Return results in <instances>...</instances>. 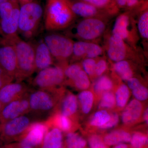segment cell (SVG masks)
<instances>
[{
    "instance_id": "15",
    "label": "cell",
    "mask_w": 148,
    "mask_h": 148,
    "mask_svg": "<svg viewBox=\"0 0 148 148\" xmlns=\"http://www.w3.org/2000/svg\"><path fill=\"white\" fill-rule=\"evenodd\" d=\"M29 92L27 85L22 82H11L0 89V101L3 107L20 98Z\"/></svg>"
},
{
    "instance_id": "8",
    "label": "cell",
    "mask_w": 148,
    "mask_h": 148,
    "mask_svg": "<svg viewBox=\"0 0 148 148\" xmlns=\"http://www.w3.org/2000/svg\"><path fill=\"white\" fill-rule=\"evenodd\" d=\"M106 47L108 57L113 62L129 59L138 60L139 56L137 50L116 35L112 34L109 36Z\"/></svg>"
},
{
    "instance_id": "51",
    "label": "cell",
    "mask_w": 148,
    "mask_h": 148,
    "mask_svg": "<svg viewBox=\"0 0 148 148\" xmlns=\"http://www.w3.org/2000/svg\"><path fill=\"white\" fill-rule=\"evenodd\" d=\"M3 108L2 105L1 103V101H0V112L1 111L2 109Z\"/></svg>"
},
{
    "instance_id": "37",
    "label": "cell",
    "mask_w": 148,
    "mask_h": 148,
    "mask_svg": "<svg viewBox=\"0 0 148 148\" xmlns=\"http://www.w3.org/2000/svg\"><path fill=\"white\" fill-rule=\"evenodd\" d=\"M97 58H87L83 59L81 63L83 70L90 78H94Z\"/></svg>"
},
{
    "instance_id": "20",
    "label": "cell",
    "mask_w": 148,
    "mask_h": 148,
    "mask_svg": "<svg viewBox=\"0 0 148 148\" xmlns=\"http://www.w3.org/2000/svg\"><path fill=\"white\" fill-rule=\"evenodd\" d=\"M59 102V110L57 112L73 119L78 107V101L77 96L71 92H67L65 94L64 92Z\"/></svg>"
},
{
    "instance_id": "11",
    "label": "cell",
    "mask_w": 148,
    "mask_h": 148,
    "mask_svg": "<svg viewBox=\"0 0 148 148\" xmlns=\"http://www.w3.org/2000/svg\"><path fill=\"white\" fill-rule=\"evenodd\" d=\"M49 129L45 122H34L20 138L21 141L18 144L21 147L29 146L33 148L40 146Z\"/></svg>"
},
{
    "instance_id": "43",
    "label": "cell",
    "mask_w": 148,
    "mask_h": 148,
    "mask_svg": "<svg viewBox=\"0 0 148 148\" xmlns=\"http://www.w3.org/2000/svg\"><path fill=\"white\" fill-rule=\"evenodd\" d=\"M127 86L130 89L132 90L138 86L142 84L140 80L135 77H132L130 79L127 80Z\"/></svg>"
},
{
    "instance_id": "14",
    "label": "cell",
    "mask_w": 148,
    "mask_h": 148,
    "mask_svg": "<svg viewBox=\"0 0 148 148\" xmlns=\"http://www.w3.org/2000/svg\"><path fill=\"white\" fill-rule=\"evenodd\" d=\"M0 67L15 79L16 59L14 47L3 39L0 43Z\"/></svg>"
},
{
    "instance_id": "19",
    "label": "cell",
    "mask_w": 148,
    "mask_h": 148,
    "mask_svg": "<svg viewBox=\"0 0 148 148\" xmlns=\"http://www.w3.org/2000/svg\"><path fill=\"white\" fill-rule=\"evenodd\" d=\"M143 111L140 101L133 99L125 107L121 115L123 123L126 125H133L139 121Z\"/></svg>"
},
{
    "instance_id": "16",
    "label": "cell",
    "mask_w": 148,
    "mask_h": 148,
    "mask_svg": "<svg viewBox=\"0 0 148 148\" xmlns=\"http://www.w3.org/2000/svg\"><path fill=\"white\" fill-rule=\"evenodd\" d=\"M67 3L73 13L76 16L83 18L101 17L107 18L108 14L94 6L83 1L67 0Z\"/></svg>"
},
{
    "instance_id": "10",
    "label": "cell",
    "mask_w": 148,
    "mask_h": 148,
    "mask_svg": "<svg viewBox=\"0 0 148 148\" xmlns=\"http://www.w3.org/2000/svg\"><path fill=\"white\" fill-rule=\"evenodd\" d=\"M137 30L135 22L130 15L123 13L117 17L112 34L120 37L136 50L135 44L138 40Z\"/></svg>"
},
{
    "instance_id": "36",
    "label": "cell",
    "mask_w": 148,
    "mask_h": 148,
    "mask_svg": "<svg viewBox=\"0 0 148 148\" xmlns=\"http://www.w3.org/2000/svg\"><path fill=\"white\" fill-rule=\"evenodd\" d=\"M131 148H143L148 143V137L141 132H135L131 136L130 141Z\"/></svg>"
},
{
    "instance_id": "2",
    "label": "cell",
    "mask_w": 148,
    "mask_h": 148,
    "mask_svg": "<svg viewBox=\"0 0 148 148\" xmlns=\"http://www.w3.org/2000/svg\"><path fill=\"white\" fill-rule=\"evenodd\" d=\"M64 92L61 88L51 90L37 89L28 92L29 113L35 119L48 115L56 109Z\"/></svg>"
},
{
    "instance_id": "9",
    "label": "cell",
    "mask_w": 148,
    "mask_h": 148,
    "mask_svg": "<svg viewBox=\"0 0 148 148\" xmlns=\"http://www.w3.org/2000/svg\"><path fill=\"white\" fill-rule=\"evenodd\" d=\"M31 115H23L13 119L0 123V137L5 142L20 139L28 127L34 122Z\"/></svg>"
},
{
    "instance_id": "45",
    "label": "cell",
    "mask_w": 148,
    "mask_h": 148,
    "mask_svg": "<svg viewBox=\"0 0 148 148\" xmlns=\"http://www.w3.org/2000/svg\"><path fill=\"white\" fill-rule=\"evenodd\" d=\"M117 5L121 8L126 6L127 0H114Z\"/></svg>"
},
{
    "instance_id": "48",
    "label": "cell",
    "mask_w": 148,
    "mask_h": 148,
    "mask_svg": "<svg viewBox=\"0 0 148 148\" xmlns=\"http://www.w3.org/2000/svg\"><path fill=\"white\" fill-rule=\"evenodd\" d=\"M16 1H19L20 2L22 3V4H23L26 3L31 2L33 0H16Z\"/></svg>"
},
{
    "instance_id": "28",
    "label": "cell",
    "mask_w": 148,
    "mask_h": 148,
    "mask_svg": "<svg viewBox=\"0 0 148 148\" xmlns=\"http://www.w3.org/2000/svg\"><path fill=\"white\" fill-rule=\"evenodd\" d=\"M103 10L108 15L117 12V5L114 0H82Z\"/></svg>"
},
{
    "instance_id": "34",
    "label": "cell",
    "mask_w": 148,
    "mask_h": 148,
    "mask_svg": "<svg viewBox=\"0 0 148 148\" xmlns=\"http://www.w3.org/2000/svg\"><path fill=\"white\" fill-rule=\"evenodd\" d=\"M64 69L66 81H69L73 79L82 70V68L81 63H74L69 65L67 64Z\"/></svg>"
},
{
    "instance_id": "49",
    "label": "cell",
    "mask_w": 148,
    "mask_h": 148,
    "mask_svg": "<svg viewBox=\"0 0 148 148\" xmlns=\"http://www.w3.org/2000/svg\"><path fill=\"white\" fill-rule=\"evenodd\" d=\"M16 145V148H34L32 147H29V146H24V147H21V146H19L18 144L17 145ZM14 148H15V147H14Z\"/></svg>"
},
{
    "instance_id": "17",
    "label": "cell",
    "mask_w": 148,
    "mask_h": 148,
    "mask_svg": "<svg viewBox=\"0 0 148 148\" xmlns=\"http://www.w3.org/2000/svg\"><path fill=\"white\" fill-rule=\"evenodd\" d=\"M19 9L16 6L8 18L0 20V34L3 39L10 40L18 35Z\"/></svg>"
},
{
    "instance_id": "27",
    "label": "cell",
    "mask_w": 148,
    "mask_h": 148,
    "mask_svg": "<svg viewBox=\"0 0 148 148\" xmlns=\"http://www.w3.org/2000/svg\"><path fill=\"white\" fill-rule=\"evenodd\" d=\"M130 96V89L125 84L121 83L117 88L115 93L116 106L120 109H124Z\"/></svg>"
},
{
    "instance_id": "21",
    "label": "cell",
    "mask_w": 148,
    "mask_h": 148,
    "mask_svg": "<svg viewBox=\"0 0 148 148\" xmlns=\"http://www.w3.org/2000/svg\"><path fill=\"white\" fill-rule=\"evenodd\" d=\"M45 122L49 128L56 127L64 132H70L73 126V119L57 111L53 113Z\"/></svg>"
},
{
    "instance_id": "1",
    "label": "cell",
    "mask_w": 148,
    "mask_h": 148,
    "mask_svg": "<svg viewBox=\"0 0 148 148\" xmlns=\"http://www.w3.org/2000/svg\"><path fill=\"white\" fill-rule=\"evenodd\" d=\"M75 18L67 0H47L45 17V27L47 31L68 29L73 24Z\"/></svg>"
},
{
    "instance_id": "52",
    "label": "cell",
    "mask_w": 148,
    "mask_h": 148,
    "mask_svg": "<svg viewBox=\"0 0 148 148\" xmlns=\"http://www.w3.org/2000/svg\"><path fill=\"white\" fill-rule=\"evenodd\" d=\"M3 40V38H1V37H0V43H1L2 42Z\"/></svg>"
},
{
    "instance_id": "7",
    "label": "cell",
    "mask_w": 148,
    "mask_h": 148,
    "mask_svg": "<svg viewBox=\"0 0 148 148\" xmlns=\"http://www.w3.org/2000/svg\"><path fill=\"white\" fill-rule=\"evenodd\" d=\"M66 81L64 69L58 64L38 72L32 83L37 89L51 90L64 84Z\"/></svg>"
},
{
    "instance_id": "26",
    "label": "cell",
    "mask_w": 148,
    "mask_h": 148,
    "mask_svg": "<svg viewBox=\"0 0 148 148\" xmlns=\"http://www.w3.org/2000/svg\"><path fill=\"white\" fill-rule=\"evenodd\" d=\"M77 99L82 112L86 114L89 113L94 103L93 92L88 90H82L78 95Z\"/></svg>"
},
{
    "instance_id": "40",
    "label": "cell",
    "mask_w": 148,
    "mask_h": 148,
    "mask_svg": "<svg viewBox=\"0 0 148 148\" xmlns=\"http://www.w3.org/2000/svg\"><path fill=\"white\" fill-rule=\"evenodd\" d=\"M88 144L90 148H109V146L104 143L99 135H91L88 139Z\"/></svg>"
},
{
    "instance_id": "41",
    "label": "cell",
    "mask_w": 148,
    "mask_h": 148,
    "mask_svg": "<svg viewBox=\"0 0 148 148\" xmlns=\"http://www.w3.org/2000/svg\"><path fill=\"white\" fill-rule=\"evenodd\" d=\"M119 121V117L117 113H112L111 114L110 119L107 123L101 126L100 129L106 130L110 129L118 124Z\"/></svg>"
},
{
    "instance_id": "12",
    "label": "cell",
    "mask_w": 148,
    "mask_h": 148,
    "mask_svg": "<svg viewBox=\"0 0 148 148\" xmlns=\"http://www.w3.org/2000/svg\"><path fill=\"white\" fill-rule=\"evenodd\" d=\"M28 92L3 107L0 112V123L29 113Z\"/></svg>"
},
{
    "instance_id": "6",
    "label": "cell",
    "mask_w": 148,
    "mask_h": 148,
    "mask_svg": "<svg viewBox=\"0 0 148 148\" xmlns=\"http://www.w3.org/2000/svg\"><path fill=\"white\" fill-rule=\"evenodd\" d=\"M43 40L54 59L59 63H67L73 54L74 42L68 36L50 33Z\"/></svg>"
},
{
    "instance_id": "30",
    "label": "cell",
    "mask_w": 148,
    "mask_h": 148,
    "mask_svg": "<svg viewBox=\"0 0 148 148\" xmlns=\"http://www.w3.org/2000/svg\"><path fill=\"white\" fill-rule=\"evenodd\" d=\"M111 114L107 110H101L96 112L89 121L90 126L100 128L110 119Z\"/></svg>"
},
{
    "instance_id": "31",
    "label": "cell",
    "mask_w": 148,
    "mask_h": 148,
    "mask_svg": "<svg viewBox=\"0 0 148 148\" xmlns=\"http://www.w3.org/2000/svg\"><path fill=\"white\" fill-rule=\"evenodd\" d=\"M66 148H84L86 142L82 137L75 132H69L66 135Z\"/></svg>"
},
{
    "instance_id": "53",
    "label": "cell",
    "mask_w": 148,
    "mask_h": 148,
    "mask_svg": "<svg viewBox=\"0 0 148 148\" xmlns=\"http://www.w3.org/2000/svg\"><path fill=\"white\" fill-rule=\"evenodd\" d=\"M4 148L3 147L2 148Z\"/></svg>"
},
{
    "instance_id": "33",
    "label": "cell",
    "mask_w": 148,
    "mask_h": 148,
    "mask_svg": "<svg viewBox=\"0 0 148 148\" xmlns=\"http://www.w3.org/2000/svg\"><path fill=\"white\" fill-rule=\"evenodd\" d=\"M137 29L140 36L146 40L148 39V12L144 11L141 14L138 21Z\"/></svg>"
},
{
    "instance_id": "4",
    "label": "cell",
    "mask_w": 148,
    "mask_h": 148,
    "mask_svg": "<svg viewBox=\"0 0 148 148\" xmlns=\"http://www.w3.org/2000/svg\"><path fill=\"white\" fill-rule=\"evenodd\" d=\"M107 18L101 17L84 18L67 33L79 40L94 42L106 32Z\"/></svg>"
},
{
    "instance_id": "35",
    "label": "cell",
    "mask_w": 148,
    "mask_h": 148,
    "mask_svg": "<svg viewBox=\"0 0 148 148\" xmlns=\"http://www.w3.org/2000/svg\"><path fill=\"white\" fill-rule=\"evenodd\" d=\"M18 5L16 0H9L2 4L0 6V20L8 18Z\"/></svg>"
},
{
    "instance_id": "22",
    "label": "cell",
    "mask_w": 148,
    "mask_h": 148,
    "mask_svg": "<svg viewBox=\"0 0 148 148\" xmlns=\"http://www.w3.org/2000/svg\"><path fill=\"white\" fill-rule=\"evenodd\" d=\"M62 131L56 127H50L45 136L41 148H63Z\"/></svg>"
},
{
    "instance_id": "23",
    "label": "cell",
    "mask_w": 148,
    "mask_h": 148,
    "mask_svg": "<svg viewBox=\"0 0 148 148\" xmlns=\"http://www.w3.org/2000/svg\"><path fill=\"white\" fill-rule=\"evenodd\" d=\"M131 138L129 132L124 130H116L108 133L103 140L108 146H115L122 143H129Z\"/></svg>"
},
{
    "instance_id": "18",
    "label": "cell",
    "mask_w": 148,
    "mask_h": 148,
    "mask_svg": "<svg viewBox=\"0 0 148 148\" xmlns=\"http://www.w3.org/2000/svg\"><path fill=\"white\" fill-rule=\"evenodd\" d=\"M34 45L36 72L38 73L52 66L54 58L43 40Z\"/></svg>"
},
{
    "instance_id": "42",
    "label": "cell",
    "mask_w": 148,
    "mask_h": 148,
    "mask_svg": "<svg viewBox=\"0 0 148 148\" xmlns=\"http://www.w3.org/2000/svg\"><path fill=\"white\" fill-rule=\"evenodd\" d=\"M14 79L0 67V89L5 85L12 82Z\"/></svg>"
},
{
    "instance_id": "25",
    "label": "cell",
    "mask_w": 148,
    "mask_h": 148,
    "mask_svg": "<svg viewBox=\"0 0 148 148\" xmlns=\"http://www.w3.org/2000/svg\"><path fill=\"white\" fill-rule=\"evenodd\" d=\"M114 83L112 79L107 75H103L96 78L92 88L97 95H101L104 92L111 91L114 88Z\"/></svg>"
},
{
    "instance_id": "50",
    "label": "cell",
    "mask_w": 148,
    "mask_h": 148,
    "mask_svg": "<svg viewBox=\"0 0 148 148\" xmlns=\"http://www.w3.org/2000/svg\"><path fill=\"white\" fill-rule=\"evenodd\" d=\"M9 0H0V6L3 4L4 3L8 1Z\"/></svg>"
},
{
    "instance_id": "24",
    "label": "cell",
    "mask_w": 148,
    "mask_h": 148,
    "mask_svg": "<svg viewBox=\"0 0 148 148\" xmlns=\"http://www.w3.org/2000/svg\"><path fill=\"white\" fill-rule=\"evenodd\" d=\"M112 68L114 72L122 80L127 81L134 77V71L129 60H122L114 62L113 64Z\"/></svg>"
},
{
    "instance_id": "39",
    "label": "cell",
    "mask_w": 148,
    "mask_h": 148,
    "mask_svg": "<svg viewBox=\"0 0 148 148\" xmlns=\"http://www.w3.org/2000/svg\"><path fill=\"white\" fill-rule=\"evenodd\" d=\"M99 57L97 58V61H96L94 78H97L98 77L103 75L108 69V62L106 58H98Z\"/></svg>"
},
{
    "instance_id": "38",
    "label": "cell",
    "mask_w": 148,
    "mask_h": 148,
    "mask_svg": "<svg viewBox=\"0 0 148 148\" xmlns=\"http://www.w3.org/2000/svg\"><path fill=\"white\" fill-rule=\"evenodd\" d=\"M131 90L132 95L136 100L141 102L146 101L148 99V89L142 84Z\"/></svg>"
},
{
    "instance_id": "46",
    "label": "cell",
    "mask_w": 148,
    "mask_h": 148,
    "mask_svg": "<svg viewBox=\"0 0 148 148\" xmlns=\"http://www.w3.org/2000/svg\"><path fill=\"white\" fill-rule=\"evenodd\" d=\"M148 108H146L145 111H144V119L145 121L146 122V123L148 124Z\"/></svg>"
},
{
    "instance_id": "13",
    "label": "cell",
    "mask_w": 148,
    "mask_h": 148,
    "mask_svg": "<svg viewBox=\"0 0 148 148\" xmlns=\"http://www.w3.org/2000/svg\"><path fill=\"white\" fill-rule=\"evenodd\" d=\"M103 48L92 42L79 40L74 42L73 54L71 59L72 62L81 59L97 58L103 54Z\"/></svg>"
},
{
    "instance_id": "5",
    "label": "cell",
    "mask_w": 148,
    "mask_h": 148,
    "mask_svg": "<svg viewBox=\"0 0 148 148\" xmlns=\"http://www.w3.org/2000/svg\"><path fill=\"white\" fill-rule=\"evenodd\" d=\"M42 14L39 4L32 2L23 4L19 9L18 32L25 38H32L38 28Z\"/></svg>"
},
{
    "instance_id": "44",
    "label": "cell",
    "mask_w": 148,
    "mask_h": 148,
    "mask_svg": "<svg viewBox=\"0 0 148 148\" xmlns=\"http://www.w3.org/2000/svg\"><path fill=\"white\" fill-rule=\"evenodd\" d=\"M139 0H127L126 6L129 8H133L138 5Z\"/></svg>"
},
{
    "instance_id": "47",
    "label": "cell",
    "mask_w": 148,
    "mask_h": 148,
    "mask_svg": "<svg viewBox=\"0 0 148 148\" xmlns=\"http://www.w3.org/2000/svg\"><path fill=\"white\" fill-rule=\"evenodd\" d=\"M114 148H129V147L125 143L119 144L115 146Z\"/></svg>"
},
{
    "instance_id": "3",
    "label": "cell",
    "mask_w": 148,
    "mask_h": 148,
    "mask_svg": "<svg viewBox=\"0 0 148 148\" xmlns=\"http://www.w3.org/2000/svg\"><path fill=\"white\" fill-rule=\"evenodd\" d=\"M4 40L14 47L16 59L15 79L22 82L36 72L34 45L21 39L18 35L10 40Z\"/></svg>"
},
{
    "instance_id": "29",
    "label": "cell",
    "mask_w": 148,
    "mask_h": 148,
    "mask_svg": "<svg viewBox=\"0 0 148 148\" xmlns=\"http://www.w3.org/2000/svg\"><path fill=\"white\" fill-rule=\"evenodd\" d=\"M65 83L82 91L87 90L90 87V81L89 77L82 69L73 79L66 81Z\"/></svg>"
},
{
    "instance_id": "32",
    "label": "cell",
    "mask_w": 148,
    "mask_h": 148,
    "mask_svg": "<svg viewBox=\"0 0 148 148\" xmlns=\"http://www.w3.org/2000/svg\"><path fill=\"white\" fill-rule=\"evenodd\" d=\"M116 106L115 94L112 91L104 92L101 95V99L98 105L99 109H112Z\"/></svg>"
}]
</instances>
